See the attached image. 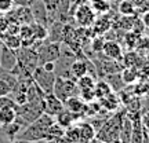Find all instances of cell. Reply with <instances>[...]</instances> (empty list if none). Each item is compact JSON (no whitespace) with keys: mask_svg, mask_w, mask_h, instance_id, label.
<instances>
[{"mask_svg":"<svg viewBox=\"0 0 149 143\" xmlns=\"http://www.w3.org/2000/svg\"><path fill=\"white\" fill-rule=\"evenodd\" d=\"M124 117H126V109L115 113L112 117H108L104 125L97 131L95 138L105 143H113L115 140H117L120 136Z\"/></svg>","mask_w":149,"mask_h":143,"instance_id":"cell-1","label":"cell"},{"mask_svg":"<svg viewBox=\"0 0 149 143\" xmlns=\"http://www.w3.org/2000/svg\"><path fill=\"white\" fill-rule=\"evenodd\" d=\"M79 87L76 84V80L72 77H62V76H55V83H54L53 94L58 96L62 102H65L68 98L74 95H79Z\"/></svg>","mask_w":149,"mask_h":143,"instance_id":"cell-2","label":"cell"},{"mask_svg":"<svg viewBox=\"0 0 149 143\" xmlns=\"http://www.w3.org/2000/svg\"><path fill=\"white\" fill-rule=\"evenodd\" d=\"M72 15H73V19L77 22L79 26L91 28L97 18V12L94 11V8L90 4L80 3L79 6L74 7V11Z\"/></svg>","mask_w":149,"mask_h":143,"instance_id":"cell-3","label":"cell"},{"mask_svg":"<svg viewBox=\"0 0 149 143\" xmlns=\"http://www.w3.org/2000/svg\"><path fill=\"white\" fill-rule=\"evenodd\" d=\"M37 55H39V65L44 64V62H57L61 58V53L62 48L61 44L57 41H48L42 44L39 48H36Z\"/></svg>","mask_w":149,"mask_h":143,"instance_id":"cell-4","label":"cell"},{"mask_svg":"<svg viewBox=\"0 0 149 143\" xmlns=\"http://www.w3.org/2000/svg\"><path fill=\"white\" fill-rule=\"evenodd\" d=\"M32 80L42 88L44 94H48V92H53L54 83H55V73L44 70L39 65L36 69L32 72Z\"/></svg>","mask_w":149,"mask_h":143,"instance_id":"cell-5","label":"cell"},{"mask_svg":"<svg viewBox=\"0 0 149 143\" xmlns=\"http://www.w3.org/2000/svg\"><path fill=\"white\" fill-rule=\"evenodd\" d=\"M10 21H14L19 25H24V23H32L35 21L33 18V12L32 10L26 7V6H19L17 10H11L10 12L4 14Z\"/></svg>","mask_w":149,"mask_h":143,"instance_id":"cell-6","label":"cell"},{"mask_svg":"<svg viewBox=\"0 0 149 143\" xmlns=\"http://www.w3.org/2000/svg\"><path fill=\"white\" fill-rule=\"evenodd\" d=\"M43 107H44V113L55 117L59 111H62L65 109V105L58 96H55L53 92H48L43 98Z\"/></svg>","mask_w":149,"mask_h":143,"instance_id":"cell-7","label":"cell"},{"mask_svg":"<svg viewBox=\"0 0 149 143\" xmlns=\"http://www.w3.org/2000/svg\"><path fill=\"white\" fill-rule=\"evenodd\" d=\"M101 54L108 59H115V61H122L123 58V48L122 44L116 40H105V44L102 47Z\"/></svg>","mask_w":149,"mask_h":143,"instance_id":"cell-8","label":"cell"},{"mask_svg":"<svg viewBox=\"0 0 149 143\" xmlns=\"http://www.w3.org/2000/svg\"><path fill=\"white\" fill-rule=\"evenodd\" d=\"M113 28V19L111 17H108V14H101L100 17H97L93 26H91V30L95 35H101V36H105L109 30Z\"/></svg>","mask_w":149,"mask_h":143,"instance_id":"cell-9","label":"cell"},{"mask_svg":"<svg viewBox=\"0 0 149 143\" xmlns=\"http://www.w3.org/2000/svg\"><path fill=\"white\" fill-rule=\"evenodd\" d=\"M76 125L79 129V143H90L93 139H95L97 131L91 122L86 120H79Z\"/></svg>","mask_w":149,"mask_h":143,"instance_id":"cell-10","label":"cell"},{"mask_svg":"<svg viewBox=\"0 0 149 143\" xmlns=\"http://www.w3.org/2000/svg\"><path fill=\"white\" fill-rule=\"evenodd\" d=\"M17 65V54L14 50H10L6 46L1 47V53H0V68L4 72H13V69Z\"/></svg>","mask_w":149,"mask_h":143,"instance_id":"cell-11","label":"cell"},{"mask_svg":"<svg viewBox=\"0 0 149 143\" xmlns=\"http://www.w3.org/2000/svg\"><path fill=\"white\" fill-rule=\"evenodd\" d=\"M64 105H65V109H68L69 111L74 113V114H77L80 120H83V114H81V113H83V110H84L86 102L83 101L79 95H74V96L68 98V99L64 102Z\"/></svg>","mask_w":149,"mask_h":143,"instance_id":"cell-12","label":"cell"},{"mask_svg":"<svg viewBox=\"0 0 149 143\" xmlns=\"http://www.w3.org/2000/svg\"><path fill=\"white\" fill-rule=\"evenodd\" d=\"M90 66H91V64L84 61V59H74L69 66L70 76L74 80L79 79V77H81V76H84V74H87L90 72Z\"/></svg>","mask_w":149,"mask_h":143,"instance_id":"cell-13","label":"cell"},{"mask_svg":"<svg viewBox=\"0 0 149 143\" xmlns=\"http://www.w3.org/2000/svg\"><path fill=\"white\" fill-rule=\"evenodd\" d=\"M100 105H101L102 110L104 111H116L119 109V105H120V96H116L115 92H111L109 95L104 96L102 99H98Z\"/></svg>","mask_w":149,"mask_h":143,"instance_id":"cell-14","label":"cell"},{"mask_svg":"<svg viewBox=\"0 0 149 143\" xmlns=\"http://www.w3.org/2000/svg\"><path fill=\"white\" fill-rule=\"evenodd\" d=\"M54 118H55V122H57L58 125H61L62 128H68L69 125H72L74 121H79L80 120L77 114L69 111L68 109H64L62 111H59Z\"/></svg>","mask_w":149,"mask_h":143,"instance_id":"cell-15","label":"cell"},{"mask_svg":"<svg viewBox=\"0 0 149 143\" xmlns=\"http://www.w3.org/2000/svg\"><path fill=\"white\" fill-rule=\"evenodd\" d=\"M1 39V43H3V46H6L7 48H10V50H19L22 47V43H21V37L18 36V35H10V33H4V35H1L0 36Z\"/></svg>","mask_w":149,"mask_h":143,"instance_id":"cell-16","label":"cell"},{"mask_svg":"<svg viewBox=\"0 0 149 143\" xmlns=\"http://www.w3.org/2000/svg\"><path fill=\"white\" fill-rule=\"evenodd\" d=\"M17 110L15 107H0V125H8L15 121Z\"/></svg>","mask_w":149,"mask_h":143,"instance_id":"cell-17","label":"cell"},{"mask_svg":"<svg viewBox=\"0 0 149 143\" xmlns=\"http://www.w3.org/2000/svg\"><path fill=\"white\" fill-rule=\"evenodd\" d=\"M111 92H115V91L111 88V85L108 84V81L105 80H100L95 83V87H94V94H95V99H102L104 96L109 95Z\"/></svg>","mask_w":149,"mask_h":143,"instance_id":"cell-18","label":"cell"},{"mask_svg":"<svg viewBox=\"0 0 149 143\" xmlns=\"http://www.w3.org/2000/svg\"><path fill=\"white\" fill-rule=\"evenodd\" d=\"M95 83H97V80L94 79V76H91V74H88V73L84 74V76H81V77H79V79H76V84H77L80 91L94 90Z\"/></svg>","mask_w":149,"mask_h":143,"instance_id":"cell-19","label":"cell"},{"mask_svg":"<svg viewBox=\"0 0 149 143\" xmlns=\"http://www.w3.org/2000/svg\"><path fill=\"white\" fill-rule=\"evenodd\" d=\"M117 12L120 15H135L137 7L133 0H120V3L117 6Z\"/></svg>","mask_w":149,"mask_h":143,"instance_id":"cell-20","label":"cell"},{"mask_svg":"<svg viewBox=\"0 0 149 143\" xmlns=\"http://www.w3.org/2000/svg\"><path fill=\"white\" fill-rule=\"evenodd\" d=\"M139 33H135L134 30H127V33H124L123 36V43L127 46L128 50H135V46L138 43V39H139Z\"/></svg>","mask_w":149,"mask_h":143,"instance_id":"cell-21","label":"cell"},{"mask_svg":"<svg viewBox=\"0 0 149 143\" xmlns=\"http://www.w3.org/2000/svg\"><path fill=\"white\" fill-rule=\"evenodd\" d=\"M122 74V79L124 81V84H133L138 80V73L134 68H124L123 72H120Z\"/></svg>","mask_w":149,"mask_h":143,"instance_id":"cell-22","label":"cell"},{"mask_svg":"<svg viewBox=\"0 0 149 143\" xmlns=\"http://www.w3.org/2000/svg\"><path fill=\"white\" fill-rule=\"evenodd\" d=\"M91 7L94 8L97 14H107L111 11V3L109 0H97L94 3H91Z\"/></svg>","mask_w":149,"mask_h":143,"instance_id":"cell-23","label":"cell"},{"mask_svg":"<svg viewBox=\"0 0 149 143\" xmlns=\"http://www.w3.org/2000/svg\"><path fill=\"white\" fill-rule=\"evenodd\" d=\"M105 40H107V37L101 36V35L93 36V39L90 40V46H91V48H93V51L97 54H101L102 47H104V44H105Z\"/></svg>","mask_w":149,"mask_h":143,"instance_id":"cell-24","label":"cell"},{"mask_svg":"<svg viewBox=\"0 0 149 143\" xmlns=\"http://www.w3.org/2000/svg\"><path fill=\"white\" fill-rule=\"evenodd\" d=\"M135 50L137 51H141V53H145V54H149V36L146 35H141L138 39V43L135 46Z\"/></svg>","mask_w":149,"mask_h":143,"instance_id":"cell-25","label":"cell"},{"mask_svg":"<svg viewBox=\"0 0 149 143\" xmlns=\"http://www.w3.org/2000/svg\"><path fill=\"white\" fill-rule=\"evenodd\" d=\"M11 91H13V87L10 85V83H8L6 79L0 77V96L10 95Z\"/></svg>","mask_w":149,"mask_h":143,"instance_id":"cell-26","label":"cell"},{"mask_svg":"<svg viewBox=\"0 0 149 143\" xmlns=\"http://www.w3.org/2000/svg\"><path fill=\"white\" fill-rule=\"evenodd\" d=\"M14 8V0H0V12L7 14Z\"/></svg>","mask_w":149,"mask_h":143,"instance_id":"cell-27","label":"cell"},{"mask_svg":"<svg viewBox=\"0 0 149 143\" xmlns=\"http://www.w3.org/2000/svg\"><path fill=\"white\" fill-rule=\"evenodd\" d=\"M0 107H17V103L10 95L0 96Z\"/></svg>","mask_w":149,"mask_h":143,"instance_id":"cell-28","label":"cell"},{"mask_svg":"<svg viewBox=\"0 0 149 143\" xmlns=\"http://www.w3.org/2000/svg\"><path fill=\"white\" fill-rule=\"evenodd\" d=\"M139 118H141V124H142L144 129L146 131V133H149V110H145L144 113H141Z\"/></svg>","mask_w":149,"mask_h":143,"instance_id":"cell-29","label":"cell"},{"mask_svg":"<svg viewBox=\"0 0 149 143\" xmlns=\"http://www.w3.org/2000/svg\"><path fill=\"white\" fill-rule=\"evenodd\" d=\"M8 23H10V21H8V18H7V17H6V15L0 17V36H1L3 33L7 32Z\"/></svg>","mask_w":149,"mask_h":143,"instance_id":"cell-30","label":"cell"},{"mask_svg":"<svg viewBox=\"0 0 149 143\" xmlns=\"http://www.w3.org/2000/svg\"><path fill=\"white\" fill-rule=\"evenodd\" d=\"M44 70H47V72H54L55 73V69H57V62H44V64L40 65Z\"/></svg>","mask_w":149,"mask_h":143,"instance_id":"cell-31","label":"cell"},{"mask_svg":"<svg viewBox=\"0 0 149 143\" xmlns=\"http://www.w3.org/2000/svg\"><path fill=\"white\" fill-rule=\"evenodd\" d=\"M141 21H142V23H144L145 29H149V10H146V11H144V12H142Z\"/></svg>","mask_w":149,"mask_h":143,"instance_id":"cell-32","label":"cell"},{"mask_svg":"<svg viewBox=\"0 0 149 143\" xmlns=\"http://www.w3.org/2000/svg\"><path fill=\"white\" fill-rule=\"evenodd\" d=\"M87 1H90V3H94V1H97V0H87Z\"/></svg>","mask_w":149,"mask_h":143,"instance_id":"cell-33","label":"cell"},{"mask_svg":"<svg viewBox=\"0 0 149 143\" xmlns=\"http://www.w3.org/2000/svg\"><path fill=\"white\" fill-rule=\"evenodd\" d=\"M1 15H4V14H1V12H0V17H1Z\"/></svg>","mask_w":149,"mask_h":143,"instance_id":"cell-34","label":"cell"},{"mask_svg":"<svg viewBox=\"0 0 149 143\" xmlns=\"http://www.w3.org/2000/svg\"><path fill=\"white\" fill-rule=\"evenodd\" d=\"M0 46H1V39H0Z\"/></svg>","mask_w":149,"mask_h":143,"instance_id":"cell-35","label":"cell"},{"mask_svg":"<svg viewBox=\"0 0 149 143\" xmlns=\"http://www.w3.org/2000/svg\"><path fill=\"white\" fill-rule=\"evenodd\" d=\"M109 1H111V0H109Z\"/></svg>","mask_w":149,"mask_h":143,"instance_id":"cell-36","label":"cell"}]
</instances>
